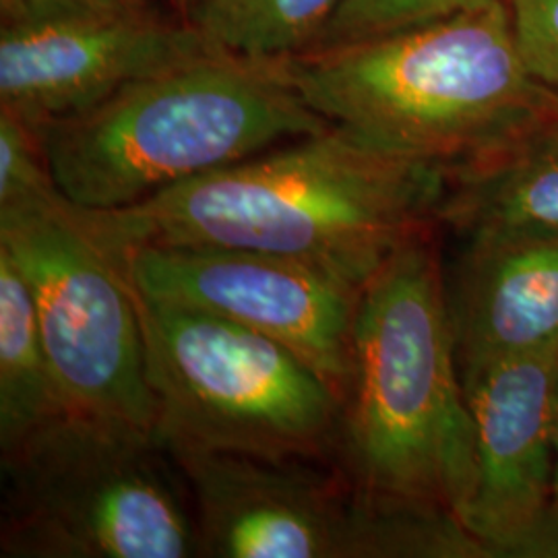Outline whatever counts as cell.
I'll return each mask as SVG.
<instances>
[{
  "mask_svg": "<svg viewBox=\"0 0 558 558\" xmlns=\"http://www.w3.org/2000/svg\"><path fill=\"white\" fill-rule=\"evenodd\" d=\"M449 177L445 166L329 124L133 207L80 209L108 251H253L313 263L364 286L401 242L439 223Z\"/></svg>",
  "mask_w": 558,
  "mask_h": 558,
  "instance_id": "obj_1",
  "label": "cell"
},
{
  "mask_svg": "<svg viewBox=\"0 0 558 558\" xmlns=\"http://www.w3.org/2000/svg\"><path fill=\"white\" fill-rule=\"evenodd\" d=\"M437 228L401 242L362 288L336 458L371 499L465 527L476 435Z\"/></svg>",
  "mask_w": 558,
  "mask_h": 558,
  "instance_id": "obj_2",
  "label": "cell"
},
{
  "mask_svg": "<svg viewBox=\"0 0 558 558\" xmlns=\"http://www.w3.org/2000/svg\"><path fill=\"white\" fill-rule=\"evenodd\" d=\"M281 64L323 119L449 170L558 110L521 59L505 0Z\"/></svg>",
  "mask_w": 558,
  "mask_h": 558,
  "instance_id": "obj_3",
  "label": "cell"
},
{
  "mask_svg": "<svg viewBox=\"0 0 558 558\" xmlns=\"http://www.w3.org/2000/svg\"><path fill=\"white\" fill-rule=\"evenodd\" d=\"M329 124L300 98L281 59L214 46L36 131L60 193L112 211Z\"/></svg>",
  "mask_w": 558,
  "mask_h": 558,
  "instance_id": "obj_4",
  "label": "cell"
},
{
  "mask_svg": "<svg viewBox=\"0 0 558 558\" xmlns=\"http://www.w3.org/2000/svg\"><path fill=\"white\" fill-rule=\"evenodd\" d=\"M174 465L156 433L60 414L0 449V557H201Z\"/></svg>",
  "mask_w": 558,
  "mask_h": 558,
  "instance_id": "obj_5",
  "label": "cell"
},
{
  "mask_svg": "<svg viewBox=\"0 0 558 558\" xmlns=\"http://www.w3.org/2000/svg\"><path fill=\"white\" fill-rule=\"evenodd\" d=\"M131 292L156 435L168 451L338 456L341 398L311 364L236 323Z\"/></svg>",
  "mask_w": 558,
  "mask_h": 558,
  "instance_id": "obj_6",
  "label": "cell"
},
{
  "mask_svg": "<svg viewBox=\"0 0 558 558\" xmlns=\"http://www.w3.org/2000/svg\"><path fill=\"white\" fill-rule=\"evenodd\" d=\"M193 499L201 557L459 558L453 519L371 499L323 461L168 451Z\"/></svg>",
  "mask_w": 558,
  "mask_h": 558,
  "instance_id": "obj_7",
  "label": "cell"
},
{
  "mask_svg": "<svg viewBox=\"0 0 558 558\" xmlns=\"http://www.w3.org/2000/svg\"><path fill=\"white\" fill-rule=\"evenodd\" d=\"M0 248L15 260L71 412L156 433L140 315L119 259L59 186L0 205Z\"/></svg>",
  "mask_w": 558,
  "mask_h": 558,
  "instance_id": "obj_8",
  "label": "cell"
},
{
  "mask_svg": "<svg viewBox=\"0 0 558 558\" xmlns=\"http://www.w3.org/2000/svg\"><path fill=\"white\" fill-rule=\"evenodd\" d=\"M110 253L141 294L278 341L343 401L364 286L313 263L236 248L133 246Z\"/></svg>",
  "mask_w": 558,
  "mask_h": 558,
  "instance_id": "obj_9",
  "label": "cell"
},
{
  "mask_svg": "<svg viewBox=\"0 0 558 558\" xmlns=\"http://www.w3.org/2000/svg\"><path fill=\"white\" fill-rule=\"evenodd\" d=\"M461 380L478 463L470 536L484 558H558V343Z\"/></svg>",
  "mask_w": 558,
  "mask_h": 558,
  "instance_id": "obj_10",
  "label": "cell"
},
{
  "mask_svg": "<svg viewBox=\"0 0 558 558\" xmlns=\"http://www.w3.org/2000/svg\"><path fill=\"white\" fill-rule=\"evenodd\" d=\"M214 44L186 17L154 7L73 20L2 23L0 108L34 129L98 106L124 85Z\"/></svg>",
  "mask_w": 558,
  "mask_h": 558,
  "instance_id": "obj_11",
  "label": "cell"
},
{
  "mask_svg": "<svg viewBox=\"0 0 558 558\" xmlns=\"http://www.w3.org/2000/svg\"><path fill=\"white\" fill-rule=\"evenodd\" d=\"M447 274L461 377L558 343V234H470Z\"/></svg>",
  "mask_w": 558,
  "mask_h": 558,
  "instance_id": "obj_12",
  "label": "cell"
},
{
  "mask_svg": "<svg viewBox=\"0 0 558 558\" xmlns=\"http://www.w3.org/2000/svg\"><path fill=\"white\" fill-rule=\"evenodd\" d=\"M440 226L470 234H558V110L451 170Z\"/></svg>",
  "mask_w": 558,
  "mask_h": 558,
  "instance_id": "obj_13",
  "label": "cell"
},
{
  "mask_svg": "<svg viewBox=\"0 0 558 558\" xmlns=\"http://www.w3.org/2000/svg\"><path fill=\"white\" fill-rule=\"evenodd\" d=\"M64 412L29 288L0 248V449Z\"/></svg>",
  "mask_w": 558,
  "mask_h": 558,
  "instance_id": "obj_14",
  "label": "cell"
},
{
  "mask_svg": "<svg viewBox=\"0 0 558 558\" xmlns=\"http://www.w3.org/2000/svg\"><path fill=\"white\" fill-rule=\"evenodd\" d=\"M343 0H203L191 21L216 48L251 59L306 52Z\"/></svg>",
  "mask_w": 558,
  "mask_h": 558,
  "instance_id": "obj_15",
  "label": "cell"
},
{
  "mask_svg": "<svg viewBox=\"0 0 558 558\" xmlns=\"http://www.w3.org/2000/svg\"><path fill=\"white\" fill-rule=\"evenodd\" d=\"M488 2L495 0H343L308 50L377 38L451 17Z\"/></svg>",
  "mask_w": 558,
  "mask_h": 558,
  "instance_id": "obj_16",
  "label": "cell"
},
{
  "mask_svg": "<svg viewBox=\"0 0 558 558\" xmlns=\"http://www.w3.org/2000/svg\"><path fill=\"white\" fill-rule=\"evenodd\" d=\"M521 59L532 77L558 98V0H505Z\"/></svg>",
  "mask_w": 558,
  "mask_h": 558,
  "instance_id": "obj_17",
  "label": "cell"
},
{
  "mask_svg": "<svg viewBox=\"0 0 558 558\" xmlns=\"http://www.w3.org/2000/svg\"><path fill=\"white\" fill-rule=\"evenodd\" d=\"M154 7L151 0H27L29 20H73L131 13Z\"/></svg>",
  "mask_w": 558,
  "mask_h": 558,
  "instance_id": "obj_18",
  "label": "cell"
},
{
  "mask_svg": "<svg viewBox=\"0 0 558 558\" xmlns=\"http://www.w3.org/2000/svg\"><path fill=\"white\" fill-rule=\"evenodd\" d=\"M0 13H2V23L29 20L27 0H0Z\"/></svg>",
  "mask_w": 558,
  "mask_h": 558,
  "instance_id": "obj_19",
  "label": "cell"
},
{
  "mask_svg": "<svg viewBox=\"0 0 558 558\" xmlns=\"http://www.w3.org/2000/svg\"><path fill=\"white\" fill-rule=\"evenodd\" d=\"M166 2L172 7V11L179 13L180 17L191 20L193 13L199 9V4L203 0H166Z\"/></svg>",
  "mask_w": 558,
  "mask_h": 558,
  "instance_id": "obj_20",
  "label": "cell"
},
{
  "mask_svg": "<svg viewBox=\"0 0 558 558\" xmlns=\"http://www.w3.org/2000/svg\"><path fill=\"white\" fill-rule=\"evenodd\" d=\"M557 505H558V412H557Z\"/></svg>",
  "mask_w": 558,
  "mask_h": 558,
  "instance_id": "obj_21",
  "label": "cell"
}]
</instances>
